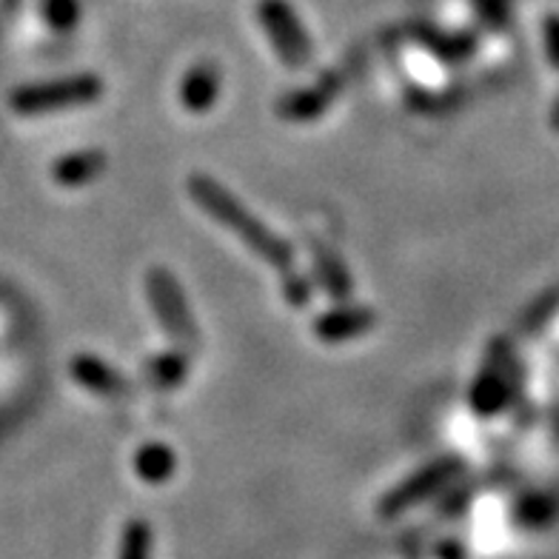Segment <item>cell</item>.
I'll use <instances>...</instances> for the list:
<instances>
[{"instance_id":"cell-1","label":"cell","mask_w":559,"mask_h":559,"mask_svg":"<svg viewBox=\"0 0 559 559\" xmlns=\"http://www.w3.org/2000/svg\"><path fill=\"white\" fill-rule=\"evenodd\" d=\"M186 192L192 194L200 212L209 214L214 223H221L228 235H235L254 258L263 260L265 265H272L280 277H288V274L297 272L292 243L265 226L258 214L251 212L243 200L228 192L221 180H214L212 175H203V171H194L186 180Z\"/></svg>"},{"instance_id":"cell-2","label":"cell","mask_w":559,"mask_h":559,"mask_svg":"<svg viewBox=\"0 0 559 559\" xmlns=\"http://www.w3.org/2000/svg\"><path fill=\"white\" fill-rule=\"evenodd\" d=\"M100 95H104V81L97 74H69V78H58V81L17 86L9 95V109L23 115V118H32V115H49V111L97 104Z\"/></svg>"},{"instance_id":"cell-3","label":"cell","mask_w":559,"mask_h":559,"mask_svg":"<svg viewBox=\"0 0 559 559\" xmlns=\"http://www.w3.org/2000/svg\"><path fill=\"white\" fill-rule=\"evenodd\" d=\"M146 295L163 334H166L177 348H183V352L198 346L200 334L198 323H194L192 306L186 300L183 286L177 283V277L169 269H163V265H152V269H148Z\"/></svg>"},{"instance_id":"cell-4","label":"cell","mask_w":559,"mask_h":559,"mask_svg":"<svg viewBox=\"0 0 559 559\" xmlns=\"http://www.w3.org/2000/svg\"><path fill=\"white\" fill-rule=\"evenodd\" d=\"M258 15L269 44L274 46V55L288 69L309 67L314 49H311L309 32L302 29V23L297 21L295 9L288 7L286 0H263L258 7Z\"/></svg>"},{"instance_id":"cell-5","label":"cell","mask_w":559,"mask_h":559,"mask_svg":"<svg viewBox=\"0 0 559 559\" xmlns=\"http://www.w3.org/2000/svg\"><path fill=\"white\" fill-rule=\"evenodd\" d=\"M463 472V460L454 454L437 456L435 463L423 465L419 472L408 474V477L394 486L391 491L383 493L380 500V516H400L403 511L414 508L417 502H423L426 497L437 493L440 488H445L456 474Z\"/></svg>"},{"instance_id":"cell-6","label":"cell","mask_w":559,"mask_h":559,"mask_svg":"<svg viewBox=\"0 0 559 559\" xmlns=\"http://www.w3.org/2000/svg\"><path fill=\"white\" fill-rule=\"evenodd\" d=\"M508 400H511V352L502 340H493L486 362L474 377L468 403L479 417H493Z\"/></svg>"},{"instance_id":"cell-7","label":"cell","mask_w":559,"mask_h":559,"mask_svg":"<svg viewBox=\"0 0 559 559\" xmlns=\"http://www.w3.org/2000/svg\"><path fill=\"white\" fill-rule=\"evenodd\" d=\"M343 74L340 72H329L323 74L320 81L311 83L306 88H295V92H288L286 97H280L277 100V115L288 123H314L325 115V111L332 109L334 100L343 92Z\"/></svg>"},{"instance_id":"cell-8","label":"cell","mask_w":559,"mask_h":559,"mask_svg":"<svg viewBox=\"0 0 559 559\" xmlns=\"http://www.w3.org/2000/svg\"><path fill=\"white\" fill-rule=\"evenodd\" d=\"M377 325V311L368 306H357V302H337L334 309L323 311L317 317L311 332L325 346H337V343H348L362 334H368Z\"/></svg>"},{"instance_id":"cell-9","label":"cell","mask_w":559,"mask_h":559,"mask_svg":"<svg viewBox=\"0 0 559 559\" xmlns=\"http://www.w3.org/2000/svg\"><path fill=\"white\" fill-rule=\"evenodd\" d=\"M69 377L81 389H86L88 394H95V397L120 400L129 394L126 377L118 374L109 362L95 357V354H74L72 360H69Z\"/></svg>"},{"instance_id":"cell-10","label":"cell","mask_w":559,"mask_h":559,"mask_svg":"<svg viewBox=\"0 0 559 559\" xmlns=\"http://www.w3.org/2000/svg\"><path fill=\"white\" fill-rule=\"evenodd\" d=\"M221 69L203 60V63H194L189 72L183 74L180 88H177V97H180V106L192 115H206L209 109L217 106V97H221Z\"/></svg>"},{"instance_id":"cell-11","label":"cell","mask_w":559,"mask_h":559,"mask_svg":"<svg viewBox=\"0 0 559 559\" xmlns=\"http://www.w3.org/2000/svg\"><path fill=\"white\" fill-rule=\"evenodd\" d=\"M311 269H314L317 283L334 302L354 300V277L337 251L323 243H311Z\"/></svg>"},{"instance_id":"cell-12","label":"cell","mask_w":559,"mask_h":559,"mask_svg":"<svg viewBox=\"0 0 559 559\" xmlns=\"http://www.w3.org/2000/svg\"><path fill=\"white\" fill-rule=\"evenodd\" d=\"M106 171V152L104 148H81L69 152L52 166V180L63 189H81L92 183Z\"/></svg>"},{"instance_id":"cell-13","label":"cell","mask_w":559,"mask_h":559,"mask_svg":"<svg viewBox=\"0 0 559 559\" xmlns=\"http://www.w3.org/2000/svg\"><path fill=\"white\" fill-rule=\"evenodd\" d=\"M177 472V454L166 442H146L134 454V474L146 486H166Z\"/></svg>"},{"instance_id":"cell-14","label":"cell","mask_w":559,"mask_h":559,"mask_svg":"<svg viewBox=\"0 0 559 559\" xmlns=\"http://www.w3.org/2000/svg\"><path fill=\"white\" fill-rule=\"evenodd\" d=\"M189 374V360H186L183 348H171V352L157 354L155 360L148 362V383L157 391H171L183 385Z\"/></svg>"},{"instance_id":"cell-15","label":"cell","mask_w":559,"mask_h":559,"mask_svg":"<svg viewBox=\"0 0 559 559\" xmlns=\"http://www.w3.org/2000/svg\"><path fill=\"white\" fill-rule=\"evenodd\" d=\"M152 548H155L152 525L146 520H129L120 537L118 559H152Z\"/></svg>"},{"instance_id":"cell-16","label":"cell","mask_w":559,"mask_h":559,"mask_svg":"<svg viewBox=\"0 0 559 559\" xmlns=\"http://www.w3.org/2000/svg\"><path fill=\"white\" fill-rule=\"evenodd\" d=\"M280 288H283V297H286L292 309H309V302H311L309 277H302L300 272L288 274V277H280Z\"/></svg>"},{"instance_id":"cell-17","label":"cell","mask_w":559,"mask_h":559,"mask_svg":"<svg viewBox=\"0 0 559 559\" xmlns=\"http://www.w3.org/2000/svg\"><path fill=\"white\" fill-rule=\"evenodd\" d=\"M44 12L49 26H55V29L67 32L78 23V3L74 0H46Z\"/></svg>"}]
</instances>
